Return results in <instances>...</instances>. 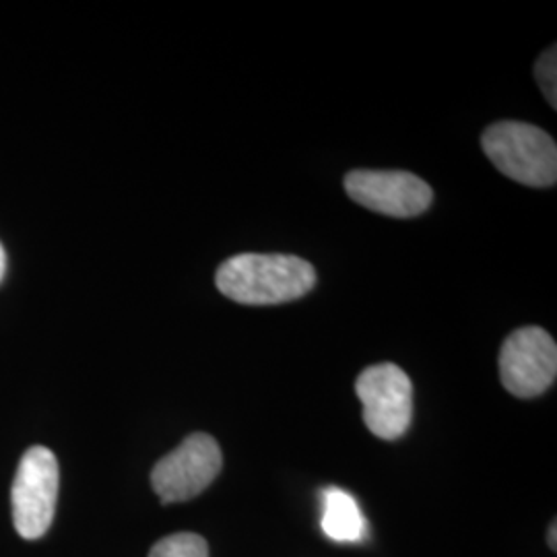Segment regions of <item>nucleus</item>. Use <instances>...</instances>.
Here are the masks:
<instances>
[{
    "label": "nucleus",
    "mask_w": 557,
    "mask_h": 557,
    "mask_svg": "<svg viewBox=\"0 0 557 557\" xmlns=\"http://www.w3.org/2000/svg\"><path fill=\"white\" fill-rule=\"evenodd\" d=\"M225 298L244 306H275L310 294L317 271L292 255H238L225 260L215 275Z\"/></svg>",
    "instance_id": "1"
},
{
    "label": "nucleus",
    "mask_w": 557,
    "mask_h": 557,
    "mask_svg": "<svg viewBox=\"0 0 557 557\" xmlns=\"http://www.w3.org/2000/svg\"><path fill=\"white\" fill-rule=\"evenodd\" d=\"M481 147L510 180L537 188L556 184V140L535 124L515 120L496 122L483 133Z\"/></svg>",
    "instance_id": "2"
},
{
    "label": "nucleus",
    "mask_w": 557,
    "mask_h": 557,
    "mask_svg": "<svg viewBox=\"0 0 557 557\" xmlns=\"http://www.w3.org/2000/svg\"><path fill=\"white\" fill-rule=\"evenodd\" d=\"M59 483V460L52 450L34 446L23 455L11 490L13 524L21 537L34 541L46 535L54 520Z\"/></svg>",
    "instance_id": "3"
},
{
    "label": "nucleus",
    "mask_w": 557,
    "mask_h": 557,
    "mask_svg": "<svg viewBox=\"0 0 557 557\" xmlns=\"http://www.w3.org/2000/svg\"><path fill=\"white\" fill-rule=\"evenodd\" d=\"M356 393L366 428L382 440H397L413 421V384L395 363L370 366L359 374Z\"/></svg>",
    "instance_id": "4"
},
{
    "label": "nucleus",
    "mask_w": 557,
    "mask_h": 557,
    "mask_svg": "<svg viewBox=\"0 0 557 557\" xmlns=\"http://www.w3.org/2000/svg\"><path fill=\"white\" fill-rule=\"evenodd\" d=\"M220 444L209 434H193L153 467L151 485L161 504L197 498L220 475Z\"/></svg>",
    "instance_id": "5"
},
{
    "label": "nucleus",
    "mask_w": 557,
    "mask_h": 557,
    "mask_svg": "<svg viewBox=\"0 0 557 557\" xmlns=\"http://www.w3.org/2000/svg\"><path fill=\"white\" fill-rule=\"evenodd\" d=\"M557 345L541 326L518 329L499 351V379L510 395L533 398L543 395L556 380Z\"/></svg>",
    "instance_id": "6"
},
{
    "label": "nucleus",
    "mask_w": 557,
    "mask_h": 557,
    "mask_svg": "<svg viewBox=\"0 0 557 557\" xmlns=\"http://www.w3.org/2000/svg\"><path fill=\"white\" fill-rule=\"evenodd\" d=\"M345 190L361 207L391 218H416L432 205L428 182L409 172L354 170L345 176Z\"/></svg>",
    "instance_id": "7"
},
{
    "label": "nucleus",
    "mask_w": 557,
    "mask_h": 557,
    "mask_svg": "<svg viewBox=\"0 0 557 557\" xmlns=\"http://www.w3.org/2000/svg\"><path fill=\"white\" fill-rule=\"evenodd\" d=\"M322 504H324V510H322V531L324 535L337 543H359L361 539L366 537V518L359 510L358 502L338 490V487H329L324 494H322Z\"/></svg>",
    "instance_id": "8"
},
{
    "label": "nucleus",
    "mask_w": 557,
    "mask_h": 557,
    "mask_svg": "<svg viewBox=\"0 0 557 557\" xmlns=\"http://www.w3.org/2000/svg\"><path fill=\"white\" fill-rule=\"evenodd\" d=\"M149 557H209V545L195 533H176L158 541Z\"/></svg>",
    "instance_id": "9"
},
{
    "label": "nucleus",
    "mask_w": 557,
    "mask_h": 557,
    "mask_svg": "<svg viewBox=\"0 0 557 557\" xmlns=\"http://www.w3.org/2000/svg\"><path fill=\"white\" fill-rule=\"evenodd\" d=\"M535 75H537L539 85L543 89L545 100L549 101L554 108L557 106V54L556 46H552L547 52L541 54V59L535 64Z\"/></svg>",
    "instance_id": "10"
},
{
    "label": "nucleus",
    "mask_w": 557,
    "mask_h": 557,
    "mask_svg": "<svg viewBox=\"0 0 557 557\" xmlns=\"http://www.w3.org/2000/svg\"><path fill=\"white\" fill-rule=\"evenodd\" d=\"M4 269H7V255H4V248L0 244V281L4 277Z\"/></svg>",
    "instance_id": "11"
},
{
    "label": "nucleus",
    "mask_w": 557,
    "mask_h": 557,
    "mask_svg": "<svg viewBox=\"0 0 557 557\" xmlns=\"http://www.w3.org/2000/svg\"><path fill=\"white\" fill-rule=\"evenodd\" d=\"M556 531H557V524L556 522H552V531H549V535H547V541H549V545H552V549H556L557 547V541H556Z\"/></svg>",
    "instance_id": "12"
}]
</instances>
